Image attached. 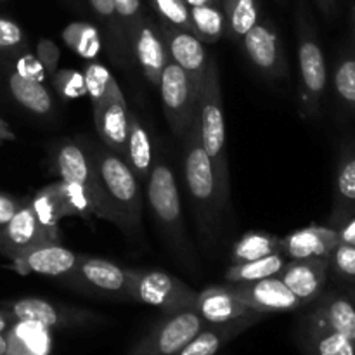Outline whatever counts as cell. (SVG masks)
<instances>
[{
	"mask_svg": "<svg viewBox=\"0 0 355 355\" xmlns=\"http://www.w3.org/2000/svg\"><path fill=\"white\" fill-rule=\"evenodd\" d=\"M14 139H16L14 132L10 130V127H9V125H7V121L0 118V144H2V142L14 141Z\"/></svg>",
	"mask_w": 355,
	"mask_h": 355,
	"instance_id": "681fc988",
	"label": "cell"
},
{
	"mask_svg": "<svg viewBox=\"0 0 355 355\" xmlns=\"http://www.w3.org/2000/svg\"><path fill=\"white\" fill-rule=\"evenodd\" d=\"M345 293H347V295H349V298H350V300H352V302H354V305H355V286H350V288H349V290H347V291H345Z\"/></svg>",
	"mask_w": 355,
	"mask_h": 355,
	"instance_id": "db71d44e",
	"label": "cell"
},
{
	"mask_svg": "<svg viewBox=\"0 0 355 355\" xmlns=\"http://www.w3.org/2000/svg\"><path fill=\"white\" fill-rule=\"evenodd\" d=\"M198 293L165 270L130 269V300L159 309L163 314L194 311Z\"/></svg>",
	"mask_w": 355,
	"mask_h": 355,
	"instance_id": "8992f818",
	"label": "cell"
},
{
	"mask_svg": "<svg viewBox=\"0 0 355 355\" xmlns=\"http://www.w3.org/2000/svg\"><path fill=\"white\" fill-rule=\"evenodd\" d=\"M309 315L340 333L355 345V305L342 291H322L314 302Z\"/></svg>",
	"mask_w": 355,
	"mask_h": 355,
	"instance_id": "7402d4cb",
	"label": "cell"
},
{
	"mask_svg": "<svg viewBox=\"0 0 355 355\" xmlns=\"http://www.w3.org/2000/svg\"><path fill=\"white\" fill-rule=\"evenodd\" d=\"M215 2H217V3H220V0H215Z\"/></svg>",
	"mask_w": 355,
	"mask_h": 355,
	"instance_id": "11a10c76",
	"label": "cell"
},
{
	"mask_svg": "<svg viewBox=\"0 0 355 355\" xmlns=\"http://www.w3.org/2000/svg\"><path fill=\"white\" fill-rule=\"evenodd\" d=\"M194 311L200 314V318L207 324H222V322L234 321V319L253 312L229 288V284H225V286H210L207 290L200 291Z\"/></svg>",
	"mask_w": 355,
	"mask_h": 355,
	"instance_id": "603a6c76",
	"label": "cell"
},
{
	"mask_svg": "<svg viewBox=\"0 0 355 355\" xmlns=\"http://www.w3.org/2000/svg\"><path fill=\"white\" fill-rule=\"evenodd\" d=\"M225 30L234 40H243L246 33L259 23V7L255 0H222Z\"/></svg>",
	"mask_w": 355,
	"mask_h": 355,
	"instance_id": "d6a6232c",
	"label": "cell"
},
{
	"mask_svg": "<svg viewBox=\"0 0 355 355\" xmlns=\"http://www.w3.org/2000/svg\"><path fill=\"white\" fill-rule=\"evenodd\" d=\"M158 26L166 44L170 59L189 75L194 87L200 92L208 68V61H210L205 42H201L196 35L180 30V28L165 23V21H162Z\"/></svg>",
	"mask_w": 355,
	"mask_h": 355,
	"instance_id": "9a60e30c",
	"label": "cell"
},
{
	"mask_svg": "<svg viewBox=\"0 0 355 355\" xmlns=\"http://www.w3.org/2000/svg\"><path fill=\"white\" fill-rule=\"evenodd\" d=\"M7 350H9L7 335H6V333H0V355H7Z\"/></svg>",
	"mask_w": 355,
	"mask_h": 355,
	"instance_id": "816d5d0a",
	"label": "cell"
},
{
	"mask_svg": "<svg viewBox=\"0 0 355 355\" xmlns=\"http://www.w3.org/2000/svg\"><path fill=\"white\" fill-rule=\"evenodd\" d=\"M44 243H59V239L40 224L28 198L23 200L12 218L0 227V253L10 260L12 257Z\"/></svg>",
	"mask_w": 355,
	"mask_h": 355,
	"instance_id": "4fadbf2b",
	"label": "cell"
},
{
	"mask_svg": "<svg viewBox=\"0 0 355 355\" xmlns=\"http://www.w3.org/2000/svg\"><path fill=\"white\" fill-rule=\"evenodd\" d=\"M66 284L87 293L130 300V269L99 257L80 255L78 263Z\"/></svg>",
	"mask_w": 355,
	"mask_h": 355,
	"instance_id": "30bf717a",
	"label": "cell"
},
{
	"mask_svg": "<svg viewBox=\"0 0 355 355\" xmlns=\"http://www.w3.org/2000/svg\"><path fill=\"white\" fill-rule=\"evenodd\" d=\"M7 87H9V92L14 97V101L30 113L45 116L54 107L51 94L45 89L44 83L38 82V80L26 78L17 71H10L7 76Z\"/></svg>",
	"mask_w": 355,
	"mask_h": 355,
	"instance_id": "f1b7e54d",
	"label": "cell"
},
{
	"mask_svg": "<svg viewBox=\"0 0 355 355\" xmlns=\"http://www.w3.org/2000/svg\"><path fill=\"white\" fill-rule=\"evenodd\" d=\"M281 252V238L263 231L246 232L231 252L232 263H245Z\"/></svg>",
	"mask_w": 355,
	"mask_h": 355,
	"instance_id": "1f68e13d",
	"label": "cell"
},
{
	"mask_svg": "<svg viewBox=\"0 0 355 355\" xmlns=\"http://www.w3.org/2000/svg\"><path fill=\"white\" fill-rule=\"evenodd\" d=\"M196 37L205 44L218 42L225 33V16L220 6L205 3V6L189 7Z\"/></svg>",
	"mask_w": 355,
	"mask_h": 355,
	"instance_id": "d590c367",
	"label": "cell"
},
{
	"mask_svg": "<svg viewBox=\"0 0 355 355\" xmlns=\"http://www.w3.org/2000/svg\"><path fill=\"white\" fill-rule=\"evenodd\" d=\"M158 87L170 130L179 141H182L187 128L191 127L194 116H196L200 92L196 90L189 75L172 59L163 69Z\"/></svg>",
	"mask_w": 355,
	"mask_h": 355,
	"instance_id": "9c48e42d",
	"label": "cell"
},
{
	"mask_svg": "<svg viewBox=\"0 0 355 355\" xmlns=\"http://www.w3.org/2000/svg\"><path fill=\"white\" fill-rule=\"evenodd\" d=\"M80 255L59 243H44L10 259V267L21 276L37 274L66 283L78 263Z\"/></svg>",
	"mask_w": 355,
	"mask_h": 355,
	"instance_id": "7c38bea8",
	"label": "cell"
},
{
	"mask_svg": "<svg viewBox=\"0 0 355 355\" xmlns=\"http://www.w3.org/2000/svg\"><path fill=\"white\" fill-rule=\"evenodd\" d=\"M187 3V7H196V6H205V3H215V6H220L215 0H184Z\"/></svg>",
	"mask_w": 355,
	"mask_h": 355,
	"instance_id": "f907efd6",
	"label": "cell"
},
{
	"mask_svg": "<svg viewBox=\"0 0 355 355\" xmlns=\"http://www.w3.org/2000/svg\"><path fill=\"white\" fill-rule=\"evenodd\" d=\"M329 270L340 279L355 281V246L338 243L329 257Z\"/></svg>",
	"mask_w": 355,
	"mask_h": 355,
	"instance_id": "ab89813d",
	"label": "cell"
},
{
	"mask_svg": "<svg viewBox=\"0 0 355 355\" xmlns=\"http://www.w3.org/2000/svg\"><path fill=\"white\" fill-rule=\"evenodd\" d=\"M130 49L134 61H137V64L141 66L146 80L158 87L159 76H162L165 66L168 64L170 55L159 26L148 16L142 19L141 26L137 28V33L130 42Z\"/></svg>",
	"mask_w": 355,
	"mask_h": 355,
	"instance_id": "e0dca14e",
	"label": "cell"
},
{
	"mask_svg": "<svg viewBox=\"0 0 355 355\" xmlns=\"http://www.w3.org/2000/svg\"><path fill=\"white\" fill-rule=\"evenodd\" d=\"M333 229H335L336 234H338L340 243L355 246V214L350 215V217H347L345 220H342Z\"/></svg>",
	"mask_w": 355,
	"mask_h": 355,
	"instance_id": "bcb514c9",
	"label": "cell"
},
{
	"mask_svg": "<svg viewBox=\"0 0 355 355\" xmlns=\"http://www.w3.org/2000/svg\"><path fill=\"white\" fill-rule=\"evenodd\" d=\"M288 260L281 252L267 255L263 259L252 260L245 263H232L224 274V279L227 284L234 283H252V281L266 279V277L279 276L286 267Z\"/></svg>",
	"mask_w": 355,
	"mask_h": 355,
	"instance_id": "f546056e",
	"label": "cell"
},
{
	"mask_svg": "<svg viewBox=\"0 0 355 355\" xmlns=\"http://www.w3.org/2000/svg\"><path fill=\"white\" fill-rule=\"evenodd\" d=\"M329 274V259L288 260L279 274L281 281L304 305L312 304L324 291Z\"/></svg>",
	"mask_w": 355,
	"mask_h": 355,
	"instance_id": "ac0fdd59",
	"label": "cell"
},
{
	"mask_svg": "<svg viewBox=\"0 0 355 355\" xmlns=\"http://www.w3.org/2000/svg\"><path fill=\"white\" fill-rule=\"evenodd\" d=\"M243 47L252 64L267 78L281 80L288 75L283 44L279 33L270 23H257L243 37Z\"/></svg>",
	"mask_w": 355,
	"mask_h": 355,
	"instance_id": "5bb4252c",
	"label": "cell"
},
{
	"mask_svg": "<svg viewBox=\"0 0 355 355\" xmlns=\"http://www.w3.org/2000/svg\"><path fill=\"white\" fill-rule=\"evenodd\" d=\"M21 203H23V200L7 196V194H0V227H3L12 218V215L16 214Z\"/></svg>",
	"mask_w": 355,
	"mask_h": 355,
	"instance_id": "f6af8a7d",
	"label": "cell"
},
{
	"mask_svg": "<svg viewBox=\"0 0 355 355\" xmlns=\"http://www.w3.org/2000/svg\"><path fill=\"white\" fill-rule=\"evenodd\" d=\"M151 2L156 12L162 17V21L196 35L193 19H191L189 7L184 0H151Z\"/></svg>",
	"mask_w": 355,
	"mask_h": 355,
	"instance_id": "8d00e7d4",
	"label": "cell"
},
{
	"mask_svg": "<svg viewBox=\"0 0 355 355\" xmlns=\"http://www.w3.org/2000/svg\"><path fill=\"white\" fill-rule=\"evenodd\" d=\"M6 309L16 321H31L52 329H76L104 322V318L89 309L58 304L45 298L26 297L17 300L3 302Z\"/></svg>",
	"mask_w": 355,
	"mask_h": 355,
	"instance_id": "52a82bcc",
	"label": "cell"
},
{
	"mask_svg": "<svg viewBox=\"0 0 355 355\" xmlns=\"http://www.w3.org/2000/svg\"><path fill=\"white\" fill-rule=\"evenodd\" d=\"M52 82H54L58 92L62 97H68V99H76V97H82L87 94L85 78L78 71H75V69L54 71L52 73Z\"/></svg>",
	"mask_w": 355,
	"mask_h": 355,
	"instance_id": "60d3db41",
	"label": "cell"
},
{
	"mask_svg": "<svg viewBox=\"0 0 355 355\" xmlns=\"http://www.w3.org/2000/svg\"><path fill=\"white\" fill-rule=\"evenodd\" d=\"M262 312H250L243 318L234 321L222 322V324H207L179 354L175 355H215L224 345H227L231 340L245 333L253 324L263 319Z\"/></svg>",
	"mask_w": 355,
	"mask_h": 355,
	"instance_id": "44dd1931",
	"label": "cell"
},
{
	"mask_svg": "<svg viewBox=\"0 0 355 355\" xmlns=\"http://www.w3.org/2000/svg\"><path fill=\"white\" fill-rule=\"evenodd\" d=\"M7 335V355H51V329L38 322L14 321Z\"/></svg>",
	"mask_w": 355,
	"mask_h": 355,
	"instance_id": "4316f807",
	"label": "cell"
},
{
	"mask_svg": "<svg viewBox=\"0 0 355 355\" xmlns=\"http://www.w3.org/2000/svg\"><path fill=\"white\" fill-rule=\"evenodd\" d=\"M125 162L135 173L139 182H148L153 168V146L148 130L142 125L137 113L128 111V134H127V155Z\"/></svg>",
	"mask_w": 355,
	"mask_h": 355,
	"instance_id": "484cf974",
	"label": "cell"
},
{
	"mask_svg": "<svg viewBox=\"0 0 355 355\" xmlns=\"http://www.w3.org/2000/svg\"><path fill=\"white\" fill-rule=\"evenodd\" d=\"M148 200L156 225L172 255L187 269H196V257L184 224L179 186L173 170L163 159L153 163L148 179Z\"/></svg>",
	"mask_w": 355,
	"mask_h": 355,
	"instance_id": "3957f363",
	"label": "cell"
},
{
	"mask_svg": "<svg viewBox=\"0 0 355 355\" xmlns=\"http://www.w3.org/2000/svg\"><path fill=\"white\" fill-rule=\"evenodd\" d=\"M30 203L35 215H37L38 220H40V224L44 225L54 238L61 239L59 222L64 218V211H62V201L61 196H59L58 182L49 184L44 189L38 191L33 198H30Z\"/></svg>",
	"mask_w": 355,
	"mask_h": 355,
	"instance_id": "4dcf8cb0",
	"label": "cell"
},
{
	"mask_svg": "<svg viewBox=\"0 0 355 355\" xmlns=\"http://www.w3.org/2000/svg\"><path fill=\"white\" fill-rule=\"evenodd\" d=\"M333 87L340 103L355 114V47L340 52L333 68Z\"/></svg>",
	"mask_w": 355,
	"mask_h": 355,
	"instance_id": "836d02e7",
	"label": "cell"
},
{
	"mask_svg": "<svg viewBox=\"0 0 355 355\" xmlns=\"http://www.w3.org/2000/svg\"><path fill=\"white\" fill-rule=\"evenodd\" d=\"M89 3L92 7L94 14L103 23L104 30H106L113 61H116L121 66H130L132 61H134V55H132V49L128 45L123 24L118 19L116 10H114L113 0H89Z\"/></svg>",
	"mask_w": 355,
	"mask_h": 355,
	"instance_id": "83f0119b",
	"label": "cell"
},
{
	"mask_svg": "<svg viewBox=\"0 0 355 355\" xmlns=\"http://www.w3.org/2000/svg\"><path fill=\"white\" fill-rule=\"evenodd\" d=\"M24 33L19 24L7 17H0V49L2 51H16L23 47Z\"/></svg>",
	"mask_w": 355,
	"mask_h": 355,
	"instance_id": "b9f144b4",
	"label": "cell"
},
{
	"mask_svg": "<svg viewBox=\"0 0 355 355\" xmlns=\"http://www.w3.org/2000/svg\"><path fill=\"white\" fill-rule=\"evenodd\" d=\"M38 61L42 62V66L44 68H47L49 71L54 73L55 71V66H58V61H59V49L55 47L54 42L51 40H40V44H38Z\"/></svg>",
	"mask_w": 355,
	"mask_h": 355,
	"instance_id": "ee69618b",
	"label": "cell"
},
{
	"mask_svg": "<svg viewBox=\"0 0 355 355\" xmlns=\"http://www.w3.org/2000/svg\"><path fill=\"white\" fill-rule=\"evenodd\" d=\"M61 37L64 44L83 59H96L99 55L101 47H103L99 30L94 24L85 23V21L69 23L62 30Z\"/></svg>",
	"mask_w": 355,
	"mask_h": 355,
	"instance_id": "e575fe53",
	"label": "cell"
},
{
	"mask_svg": "<svg viewBox=\"0 0 355 355\" xmlns=\"http://www.w3.org/2000/svg\"><path fill=\"white\" fill-rule=\"evenodd\" d=\"M14 321H16V319H14L12 315L6 311V309L0 307V333L9 331L10 326L14 324Z\"/></svg>",
	"mask_w": 355,
	"mask_h": 355,
	"instance_id": "c3c4849f",
	"label": "cell"
},
{
	"mask_svg": "<svg viewBox=\"0 0 355 355\" xmlns=\"http://www.w3.org/2000/svg\"><path fill=\"white\" fill-rule=\"evenodd\" d=\"M229 288L252 311L262 312V314L291 312L304 305L291 293L290 288L281 281L279 276L266 277V279L252 281V283H234L229 284Z\"/></svg>",
	"mask_w": 355,
	"mask_h": 355,
	"instance_id": "2e32d148",
	"label": "cell"
},
{
	"mask_svg": "<svg viewBox=\"0 0 355 355\" xmlns=\"http://www.w3.org/2000/svg\"><path fill=\"white\" fill-rule=\"evenodd\" d=\"M297 52L300 68V116L314 120L321 113L322 97L328 87V66L318 33L302 9L297 16Z\"/></svg>",
	"mask_w": 355,
	"mask_h": 355,
	"instance_id": "5b68a950",
	"label": "cell"
},
{
	"mask_svg": "<svg viewBox=\"0 0 355 355\" xmlns=\"http://www.w3.org/2000/svg\"><path fill=\"white\" fill-rule=\"evenodd\" d=\"M113 6L114 10H116L118 19L123 24L128 45H130L135 33H137V28L141 26L142 19L146 17L141 0H113Z\"/></svg>",
	"mask_w": 355,
	"mask_h": 355,
	"instance_id": "74e56055",
	"label": "cell"
},
{
	"mask_svg": "<svg viewBox=\"0 0 355 355\" xmlns=\"http://www.w3.org/2000/svg\"><path fill=\"white\" fill-rule=\"evenodd\" d=\"M92 106L94 121H96L97 134H99L103 144L125 159L128 134V106L116 80L113 78L107 92Z\"/></svg>",
	"mask_w": 355,
	"mask_h": 355,
	"instance_id": "8fae6325",
	"label": "cell"
},
{
	"mask_svg": "<svg viewBox=\"0 0 355 355\" xmlns=\"http://www.w3.org/2000/svg\"><path fill=\"white\" fill-rule=\"evenodd\" d=\"M180 142L184 148V182L193 205L198 231L203 243L210 245L220 234L224 208L220 205L214 166L201 144L198 110L193 123Z\"/></svg>",
	"mask_w": 355,
	"mask_h": 355,
	"instance_id": "7a4b0ae2",
	"label": "cell"
},
{
	"mask_svg": "<svg viewBox=\"0 0 355 355\" xmlns=\"http://www.w3.org/2000/svg\"><path fill=\"white\" fill-rule=\"evenodd\" d=\"M83 78H85L87 94H89L90 101H92L94 104L107 92L114 76L111 75L110 69H106L103 64H99V62H90V64L87 66V71L85 75H83Z\"/></svg>",
	"mask_w": 355,
	"mask_h": 355,
	"instance_id": "f35d334b",
	"label": "cell"
},
{
	"mask_svg": "<svg viewBox=\"0 0 355 355\" xmlns=\"http://www.w3.org/2000/svg\"><path fill=\"white\" fill-rule=\"evenodd\" d=\"M75 141L89 156L97 180L120 218V229L139 238L142 232V191L135 173L123 158L104 144H96L85 135Z\"/></svg>",
	"mask_w": 355,
	"mask_h": 355,
	"instance_id": "6da1fadb",
	"label": "cell"
},
{
	"mask_svg": "<svg viewBox=\"0 0 355 355\" xmlns=\"http://www.w3.org/2000/svg\"><path fill=\"white\" fill-rule=\"evenodd\" d=\"M198 120H200V139L205 153L210 158L214 166L215 180L218 186L222 208L229 210V165L227 151H225V123L224 107H222V90L218 66L214 58L208 61L207 73H205L203 85H201L200 97H198Z\"/></svg>",
	"mask_w": 355,
	"mask_h": 355,
	"instance_id": "277c9868",
	"label": "cell"
},
{
	"mask_svg": "<svg viewBox=\"0 0 355 355\" xmlns=\"http://www.w3.org/2000/svg\"><path fill=\"white\" fill-rule=\"evenodd\" d=\"M355 214V144H349L340 153L335 172V194L329 227H335Z\"/></svg>",
	"mask_w": 355,
	"mask_h": 355,
	"instance_id": "cb8c5ba5",
	"label": "cell"
},
{
	"mask_svg": "<svg viewBox=\"0 0 355 355\" xmlns=\"http://www.w3.org/2000/svg\"><path fill=\"white\" fill-rule=\"evenodd\" d=\"M350 23H352V30L355 37V2H352V6H350Z\"/></svg>",
	"mask_w": 355,
	"mask_h": 355,
	"instance_id": "f5cc1de1",
	"label": "cell"
},
{
	"mask_svg": "<svg viewBox=\"0 0 355 355\" xmlns=\"http://www.w3.org/2000/svg\"><path fill=\"white\" fill-rule=\"evenodd\" d=\"M300 347L305 355H355V345L312 315L300 326Z\"/></svg>",
	"mask_w": 355,
	"mask_h": 355,
	"instance_id": "d4e9b609",
	"label": "cell"
},
{
	"mask_svg": "<svg viewBox=\"0 0 355 355\" xmlns=\"http://www.w3.org/2000/svg\"><path fill=\"white\" fill-rule=\"evenodd\" d=\"M14 71L26 76V78L38 80V82L44 80V66H42V62L38 61L37 58H33V55H28V54L21 55V58L17 59L16 69H14Z\"/></svg>",
	"mask_w": 355,
	"mask_h": 355,
	"instance_id": "7bdbcfd3",
	"label": "cell"
},
{
	"mask_svg": "<svg viewBox=\"0 0 355 355\" xmlns=\"http://www.w3.org/2000/svg\"><path fill=\"white\" fill-rule=\"evenodd\" d=\"M207 322L196 311L165 314L141 340L134 343L127 355H175L179 354Z\"/></svg>",
	"mask_w": 355,
	"mask_h": 355,
	"instance_id": "ba28073f",
	"label": "cell"
},
{
	"mask_svg": "<svg viewBox=\"0 0 355 355\" xmlns=\"http://www.w3.org/2000/svg\"><path fill=\"white\" fill-rule=\"evenodd\" d=\"M52 166H54L55 173L59 175V180L78 184V186L106 198L99 180H97L89 156L85 155L82 146L76 141H62L55 146L54 163H52Z\"/></svg>",
	"mask_w": 355,
	"mask_h": 355,
	"instance_id": "ffe728a7",
	"label": "cell"
},
{
	"mask_svg": "<svg viewBox=\"0 0 355 355\" xmlns=\"http://www.w3.org/2000/svg\"><path fill=\"white\" fill-rule=\"evenodd\" d=\"M338 243V234L329 225H309L281 238V253L288 260L329 259Z\"/></svg>",
	"mask_w": 355,
	"mask_h": 355,
	"instance_id": "d6986e66",
	"label": "cell"
},
{
	"mask_svg": "<svg viewBox=\"0 0 355 355\" xmlns=\"http://www.w3.org/2000/svg\"><path fill=\"white\" fill-rule=\"evenodd\" d=\"M315 3L319 6V9L324 12V16L333 17L336 12V0H315Z\"/></svg>",
	"mask_w": 355,
	"mask_h": 355,
	"instance_id": "7dc6e473",
	"label": "cell"
}]
</instances>
